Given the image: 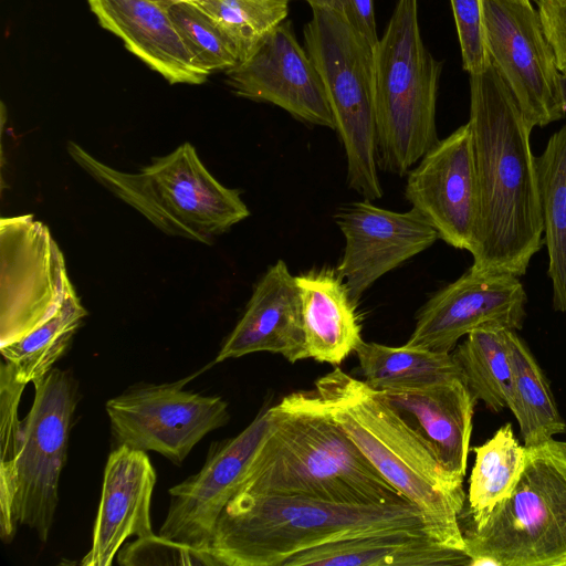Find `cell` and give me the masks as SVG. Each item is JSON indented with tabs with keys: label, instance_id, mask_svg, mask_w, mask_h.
<instances>
[{
	"label": "cell",
	"instance_id": "5b68a950",
	"mask_svg": "<svg viewBox=\"0 0 566 566\" xmlns=\"http://www.w3.org/2000/svg\"><path fill=\"white\" fill-rule=\"evenodd\" d=\"M66 148L96 182L166 234L209 244L250 214L240 191L220 184L190 143L154 158L138 172L117 170L74 142Z\"/></svg>",
	"mask_w": 566,
	"mask_h": 566
},
{
	"label": "cell",
	"instance_id": "4dcf8cb0",
	"mask_svg": "<svg viewBox=\"0 0 566 566\" xmlns=\"http://www.w3.org/2000/svg\"><path fill=\"white\" fill-rule=\"evenodd\" d=\"M25 386L13 367L3 360L0 367V536L6 543L13 538L17 531L12 509L14 472L22 434L18 416Z\"/></svg>",
	"mask_w": 566,
	"mask_h": 566
},
{
	"label": "cell",
	"instance_id": "3957f363",
	"mask_svg": "<svg viewBox=\"0 0 566 566\" xmlns=\"http://www.w3.org/2000/svg\"><path fill=\"white\" fill-rule=\"evenodd\" d=\"M422 531L464 551L440 523L409 500L346 504L237 493L222 510L208 547L219 566H282L292 555L338 539Z\"/></svg>",
	"mask_w": 566,
	"mask_h": 566
},
{
	"label": "cell",
	"instance_id": "7c38bea8",
	"mask_svg": "<svg viewBox=\"0 0 566 566\" xmlns=\"http://www.w3.org/2000/svg\"><path fill=\"white\" fill-rule=\"evenodd\" d=\"M486 46L532 127L565 113L560 72L531 0H482Z\"/></svg>",
	"mask_w": 566,
	"mask_h": 566
},
{
	"label": "cell",
	"instance_id": "d6986e66",
	"mask_svg": "<svg viewBox=\"0 0 566 566\" xmlns=\"http://www.w3.org/2000/svg\"><path fill=\"white\" fill-rule=\"evenodd\" d=\"M258 352L280 354L290 363L307 358L301 293L283 260H277L258 281L213 363Z\"/></svg>",
	"mask_w": 566,
	"mask_h": 566
},
{
	"label": "cell",
	"instance_id": "603a6c76",
	"mask_svg": "<svg viewBox=\"0 0 566 566\" xmlns=\"http://www.w3.org/2000/svg\"><path fill=\"white\" fill-rule=\"evenodd\" d=\"M307 358L339 365L363 342L356 302L335 270L295 276Z\"/></svg>",
	"mask_w": 566,
	"mask_h": 566
},
{
	"label": "cell",
	"instance_id": "484cf974",
	"mask_svg": "<svg viewBox=\"0 0 566 566\" xmlns=\"http://www.w3.org/2000/svg\"><path fill=\"white\" fill-rule=\"evenodd\" d=\"M355 353L364 381L379 391L419 387L453 377L464 379L451 353L364 340Z\"/></svg>",
	"mask_w": 566,
	"mask_h": 566
},
{
	"label": "cell",
	"instance_id": "8d00e7d4",
	"mask_svg": "<svg viewBox=\"0 0 566 566\" xmlns=\"http://www.w3.org/2000/svg\"><path fill=\"white\" fill-rule=\"evenodd\" d=\"M560 92L564 113L566 114V71L560 72Z\"/></svg>",
	"mask_w": 566,
	"mask_h": 566
},
{
	"label": "cell",
	"instance_id": "44dd1931",
	"mask_svg": "<svg viewBox=\"0 0 566 566\" xmlns=\"http://www.w3.org/2000/svg\"><path fill=\"white\" fill-rule=\"evenodd\" d=\"M379 391V390H378ZM399 412L412 416L447 473L463 482L476 398L463 378L379 391Z\"/></svg>",
	"mask_w": 566,
	"mask_h": 566
},
{
	"label": "cell",
	"instance_id": "6da1fadb",
	"mask_svg": "<svg viewBox=\"0 0 566 566\" xmlns=\"http://www.w3.org/2000/svg\"><path fill=\"white\" fill-rule=\"evenodd\" d=\"M478 214L474 271L524 275L544 231L533 127L492 62L470 75Z\"/></svg>",
	"mask_w": 566,
	"mask_h": 566
},
{
	"label": "cell",
	"instance_id": "7402d4cb",
	"mask_svg": "<svg viewBox=\"0 0 566 566\" xmlns=\"http://www.w3.org/2000/svg\"><path fill=\"white\" fill-rule=\"evenodd\" d=\"M464 551L431 533L396 530L328 542L289 557L282 566L470 565Z\"/></svg>",
	"mask_w": 566,
	"mask_h": 566
},
{
	"label": "cell",
	"instance_id": "f546056e",
	"mask_svg": "<svg viewBox=\"0 0 566 566\" xmlns=\"http://www.w3.org/2000/svg\"><path fill=\"white\" fill-rule=\"evenodd\" d=\"M290 0H201L199 7L213 20L240 61L289 15Z\"/></svg>",
	"mask_w": 566,
	"mask_h": 566
},
{
	"label": "cell",
	"instance_id": "30bf717a",
	"mask_svg": "<svg viewBox=\"0 0 566 566\" xmlns=\"http://www.w3.org/2000/svg\"><path fill=\"white\" fill-rule=\"evenodd\" d=\"M62 251L32 214L0 220V347L50 319L73 291Z\"/></svg>",
	"mask_w": 566,
	"mask_h": 566
},
{
	"label": "cell",
	"instance_id": "f35d334b",
	"mask_svg": "<svg viewBox=\"0 0 566 566\" xmlns=\"http://www.w3.org/2000/svg\"><path fill=\"white\" fill-rule=\"evenodd\" d=\"M564 444L566 446V442H564Z\"/></svg>",
	"mask_w": 566,
	"mask_h": 566
},
{
	"label": "cell",
	"instance_id": "e575fe53",
	"mask_svg": "<svg viewBox=\"0 0 566 566\" xmlns=\"http://www.w3.org/2000/svg\"><path fill=\"white\" fill-rule=\"evenodd\" d=\"M312 10H328L343 17L374 46L379 38L376 29L374 0H303Z\"/></svg>",
	"mask_w": 566,
	"mask_h": 566
},
{
	"label": "cell",
	"instance_id": "d6a6232c",
	"mask_svg": "<svg viewBox=\"0 0 566 566\" xmlns=\"http://www.w3.org/2000/svg\"><path fill=\"white\" fill-rule=\"evenodd\" d=\"M118 564L133 565H205L219 566L207 551L184 545L160 535L136 538L118 553Z\"/></svg>",
	"mask_w": 566,
	"mask_h": 566
},
{
	"label": "cell",
	"instance_id": "9c48e42d",
	"mask_svg": "<svg viewBox=\"0 0 566 566\" xmlns=\"http://www.w3.org/2000/svg\"><path fill=\"white\" fill-rule=\"evenodd\" d=\"M33 386L31 409L21 420L12 515L17 526H28L46 542L59 503V482L78 395L71 373L57 368Z\"/></svg>",
	"mask_w": 566,
	"mask_h": 566
},
{
	"label": "cell",
	"instance_id": "d4e9b609",
	"mask_svg": "<svg viewBox=\"0 0 566 566\" xmlns=\"http://www.w3.org/2000/svg\"><path fill=\"white\" fill-rule=\"evenodd\" d=\"M537 176L553 307L566 312V124L537 158Z\"/></svg>",
	"mask_w": 566,
	"mask_h": 566
},
{
	"label": "cell",
	"instance_id": "f1b7e54d",
	"mask_svg": "<svg viewBox=\"0 0 566 566\" xmlns=\"http://www.w3.org/2000/svg\"><path fill=\"white\" fill-rule=\"evenodd\" d=\"M473 451L468 494L471 520L484 515L512 493L526 460V447L518 442L510 422Z\"/></svg>",
	"mask_w": 566,
	"mask_h": 566
},
{
	"label": "cell",
	"instance_id": "52a82bcc",
	"mask_svg": "<svg viewBox=\"0 0 566 566\" xmlns=\"http://www.w3.org/2000/svg\"><path fill=\"white\" fill-rule=\"evenodd\" d=\"M470 565L566 566V446L526 447L512 493L463 531Z\"/></svg>",
	"mask_w": 566,
	"mask_h": 566
},
{
	"label": "cell",
	"instance_id": "4fadbf2b",
	"mask_svg": "<svg viewBox=\"0 0 566 566\" xmlns=\"http://www.w3.org/2000/svg\"><path fill=\"white\" fill-rule=\"evenodd\" d=\"M269 423L270 408L238 436L211 444L200 471L169 489L160 536L208 552L217 521L239 491Z\"/></svg>",
	"mask_w": 566,
	"mask_h": 566
},
{
	"label": "cell",
	"instance_id": "74e56055",
	"mask_svg": "<svg viewBox=\"0 0 566 566\" xmlns=\"http://www.w3.org/2000/svg\"><path fill=\"white\" fill-rule=\"evenodd\" d=\"M157 1H161L167 4H174V3H184V2L197 3V2H200L201 0H157Z\"/></svg>",
	"mask_w": 566,
	"mask_h": 566
},
{
	"label": "cell",
	"instance_id": "ac0fdd59",
	"mask_svg": "<svg viewBox=\"0 0 566 566\" xmlns=\"http://www.w3.org/2000/svg\"><path fill=\"white\" fill-rule=\"evenodd\" d=\"M155 483L156 472L145 451L116 446L104 470L92 547L81 565L109 566L125 539L154 534L150 504Z\"/></svg>",
	"mask_w": 566,
	"mask_h": 566
},
{
	"label": "cell",
	"instance_id": "7a4b0ae2",
	"mask_svg": "<svg viewBox=\"0 0 566 566\" xmlns=\"http://www.w3.org/2000/svg\"><path fill=\"white\" fill-rule=\"evenodd\" d=\"M237 493L346 504L408 500L326 412L315 390L293 392L270 407L266 434Z\"/></svg>",
	"mask_w": 566,
	"mask_h": 566
},
{
	"label": "cell",
	"instance_id": "83f0119b",
	"mask_svg": "<svg viewBox=\"0 0 566 566\" xmlns=\"http://www.w3.org/2000/svg\"><path fill=\"white\" fill-rule=\"evenodd\" d=\"M505 329L500 326L476 328L452 354L473 396L492 412L509 407L511 366Z\"/></svg>",
	"mask_w": 566,
	"mask_h": 566
},
{
	"label": "cell",
	"instance_id": "ffe728a7",
	"mask_svg": "<svg viewBox=\"0 0 566 566\" xmlns=\"http://www.w3.org/2000/svg\"><path fill=\"white\" fill-rule=\"evenodd\" d=\"M99 25L170 84H202L209 74L192 60L168 12L157 0H87Z\"/></svg>",
	"mask_w": 566,
	"mask_h": 566
},
{
	"label": "cell",
	"instance_id": "e0dca14e",
	"mask_svg": "<svg viewBox=\"0 0 566 566\" xmlns=\"http://www.w3.org/2000/svg\"><path fill=\"white\" fill-rule=\"evenodd\" d=\"M334 220L345 238L344 253L335 271L356 303L382 275L439 239L415 209L397 212L374 206L367 199L342 207Z\"/></svg>",
	"mask_w": 566,
	"mask_h": 566
},
{
	"label": "cell",
	"instance_id": "1f68e13d",
	"mask_svg": "<svg viewBox=\"0 0 566 566\" xmlns=\"http://www.w3.org/2000/svg\"><path fill=\"white\" fill-rule=\"evenodd\" d=\"M168 12L192 60L205 72L227 71L239 62L228 39L197 3L168 4Z\"/></svg>",
	"mask_w": 566,
	"mask_h": 566
},
{
	"label": "cell",
	"instance_id": "d590c367",
	"mask_svg": "<svg viewBox=\"0 0 566 566\" xmlns=\"http://www.w3.org/2000/svg\"><path fill=\"white\" fill-rule=\"evenodd\" d=\"M544 34L559 72L566 71V0H536Z\"/></svg>",
	"mask_w": 566,
	"mask_h": 566
},
{
	"label": "cell",
	"instance_id": "8fae6325",
	"mask_svg": "<svg viewBox=\"0 0 566 566\" xmlns=\"http://www.w3.org/2000/svg\"><path fill=\"white\" fill-rule=\"evenodd\" d=\"M190 378L140 384L107 400L116 446L154 451L180 464L203 437L226 426L227 401L184 389Z\"/></svg>",
	"mask_w": 566,
	"mask_h": 566
},
{
	"label": "cell",
	"instance_id": "277c9868",
	"mask_svg": "<svg viewBox=\"0 0 566 566\" xmlns=\"http://www.w3.org/2000/svg\"><path fill=\"white\" fill-rule=\"evenodd\" d=\"M322 407L371 465L408 500L464 545L460 526L465 493L424 434L382 395L339 367L315 382Z\"/></svg>",
	"mask_w": 566,
	"mask_h": 566
},
{
	"label": "cell",
	"instance_id": "8992f818",
	"mask_svg": "<svg viewBox=\"0 0 566 566\" xmlns=\"http://www.w3.org/2000/svg\"><path fill=\"white\" fill-rule=\"evenodd\" d=\"M442 64L426 48L418 0H397L374 48L378 167L403 176L439 140L436 106Z\"/></svg>",
	"mask_w": 566,
	"mask_h": 566
},
{
	"label": "cell",
	"instance_id": "2e32d148",
	"mask_svg": "<svg viewBox=\"0 0 566 566\" xmlns=\"http://www.w3.org/2000/svg\"><path fill=\"white\" fill-rule=\"evenodd\" d=\"M405 197L449 245L470 252L478 189L469 123L439 139L411 168Z\"/></svg>",
	"mask_w": 566,
	"mask_h": 566
},
{
	"label": "cell",
	"instance_id": "4316f807",
	"mask_svg": "<svg viewBox=\"0 0 566 566\" xmlns=\"http://www.w3.org/2000/svg\"><path fill=\"white\" fill-rule=\"evenodd\" d=\"M86 315L87 311L73 290L50 319L22 338L0 347L3 360L13 367L19 380L33 384L51 371L66 353Z\"/></svg>",
	"mask_w": 566,
	"mask_h": 566
},
{
	"label": "cell",
	"instance_id": "ba28073f",
	"mask_svg": "<svg viewBox=\"0 0 566 566\" xmlns=\"http://www.w3.org/2000/svg\"><path fill=\"white\" fill-rule=\"evenodd\" d=\"M304 48L325 87L347 160V185L367 200L382 197L374 105V45L343 17L312 10Z\"/></svg>",
	"mask_w": 566,
	"mask_h": 566
},
{
	"label": "cell",
	"instance_id": "9a60e30c",
	"mask_svg": "<svg viewBox=\"0 0 566 566\" xmlns=\"http://www.w3.org/2000/svg\"><path fill=\"white\" fill-rule=\"evenodd\" d=\"M227 84L243 98L276 105L292 117L335 129L322 78L285 20L245 60L226 71Z\"/></svg>",
	"mask_w": 566,
	"mask_h": 566
},
{
	"label": "cell",
	"instance_id": "cb8c5ba5",
	"mask_svg": "<svg viewBox=\"0 0 566 566\" xmlns=\"http://www.w3.org/2000/svg\"><path fill=\"white\" fill-rule=\"evenodd\" d=\"M511 366L509 407L515 416L524 446L532 447L566 431L549 382L526 344L514 329H505Z\"/></svg>",
	"mask_w": 566,
	"mask_h": 566
},
{
	"label": "cell",
	"instance_id": "5bb4252c",
	"mask_svg": "<svg viewBox=\"0 0 566 566\" xmlns=\"http://www.w3.org/2000/svg\"><path fill=\"white\" fill-rule=\"evenodd\" d=\"M526 292L518 276L469 270L419 310L406 345L451 353L458 340L485 326L521 329Z\"/></svg>",
	"mask_w": 566,
	"mask_h": 566
},
{
	"label": "cell",
	"instance_id": "836d02e7",
	"mask_svg": "<svg viewBox=\"0 0 566 566\" xmlns=\"http://www.w3.org/2000/svg\"><path fill=\"white\" fill-rule=\"evenodd\" d=\"M458 31L463 69L481 73L491 62L485 38L482 0H450Z\"/></svg>",
	"mask_w": 566,
	"mask_h": 566
}]
</instances>
